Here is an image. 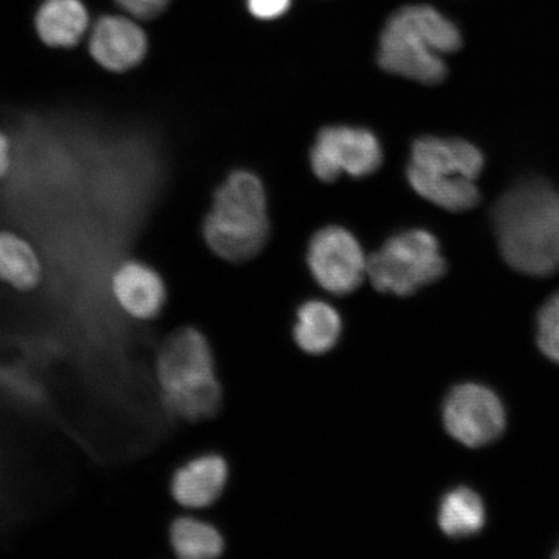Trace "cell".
<instances>
[{
	"mask_svg": "<svg viewBox=\"0 0 559 559\" xmlns=\"http://www.w3.org/2000/svg\"><path fill=\"white\" fill-rule=\"evenodd\" d=\"M229 467L218 453H202L175 467L169 491L175 504L186 510L207 509L222 498Z\"/></svg>",
	"mask_w": 559,
	"mask_h": 559,
	"instance_id": "10",
	"label": "cell"
},
{
	"mask_svg": "<svg viewBox=\"0 0 559 559\" xmlns=\"http://www.w3.org/2000/svg\"><path fill=\"white\" fill-rule=\"evenodd\" d=\"M41 280V263L32 245L12 233H0V282L32 292Z\"/></svg>",
	"mask_w": 559,
	"mask_h": 559,
	"instance_id": "17",
	"label": "cell"
},
{
	"mask_svg": "<svg viewBox=\"0 0 559 559\" xmlns=\"http://www.w3.org/2000/svg\"><path fill=\"white\" fill-rule=\"evenodd\" d=\"M156 381L167 414L179 421L201 423L218 414L223 391L213 348L199 328H179L164 341Z\"/></svg>",
	"mask_w": 559,
	"mask_h": 559,
	"instance_id": "2",
	"label": "cell"
},
{
	"mask_svg": "<svg viewBox=\"0 0 559 559\" xmlns=\"http://www.w3.org/2000/svg\"><path fill=\"white\" fill-rule=\"evenodd\" d=\"M290 0H248L249 11L258 19H277L288 11Z\"/></svg>",
	"mask_w": 559,
	"mask_h": 559,
	"instance_id": "21",
	"label": "cell"
},
{
	"mask_svg": "<svg viewBox=\"0 0 559 559\" xmlns=\"http://www.w3.org/2000/svg\"><path fill=\"white\" fill-rule=\"evenodd\" d=\"M310 159L313 174L332 183L341 174L365 178L379 170L382 150L379 140L366 129L331 126L320 131Z\"/></svg>",
	"mask_w": 559,
	"mask_h": 559,
	"instance_id": "6",
	"label": "cell"
},
{
	"mask_svg": "<svg viewBox=\"0 0 559 559\" xmlns=\"http://www.w3.org/2000/svg\"><path fill=\"white\" fill-rule=\"evenodd\" d=\"M307 262L321 288L335 296L355 292L367 276L368 258L359 241L344 227H325L314 234Z\"/></svg>",
	"mask_w": 559,
	"mask_h": 559,
	"instance_id": "8",
	"label": "cell"
},
{
	"mask_svg": "<svg viewBox=\"0 0 559 559\" xmlns=\"http://www.w3.org/2000/svg\"><path fill=\"white\" fill-rule=\"evenodd\" d=\"M342 320L331 305L310 300L300 307L295 326V340L299 348L311 355L330 353L337 345Z\"/></svg>",
	"mask_w": 559,
	"mask_h": 559,
	"instance_id": "15",
	"label": "cell"
},
{
	"mask_svg": "<svg viewBox=\"0 0 559 559\" xmlns=\"http://www.w3.org/2000/svg\"><path fill=\"white\" fill-rule=\"evenodd\" d=\"M167 537L174 556L179 559H215L226 549L221 531L191 514L175 516L167 530Z\"/></svg>",
	"mask_w": 559,
	"mask_h": 559,
	"instance_id": "14",
	"label": "cell"
},
{
	"mask_svg": "<svg viewBox=\"0 0 559 559\" xmlns=\"http://www.w3.org/2000/svg\"><path fill=\"white\" fill-rule=\"evenodd\" d=\"M463 44L456 25L428 5L397 11L383 27L379 64L390 74L438 85L447 76L442 55L456 52Z\"/></svg>",
	"mask_w": 559,
	"mask_h": 559,
	"instance_id": "3",
	"label": "cell"
},
{
	"mask_svg": "<svg viewBox=\"0 0 559 559\" xmlns=\"http://www.w3.org/2000/svg\"><path fill=\"white\" fill-rule=\"evenodd\" d=\"M555 557H556V558H559V547H558V549L556 550Z\"/></svg>",
	"mask_w": 559,
	"mask_h": 559,
	"instance_id": "23",
	"label": "cell"
},
{
	"mask_svg": "<svg viewBox=\"0 0 559 559\" xmlns=\"http://www.w3.org/2000/svg\"><path fill=\"white\" fill-rule=\"evenodd\" d=\"M110 288L120 310L139 323H151L165 311V280L150 264L139 261L122 263L111 276Z\"/></svg>",
	"mask_w": 559,
	"mask_h": 559,
	"instance_id": "9",
	"label": "cell"
},
{
	"mask_svg": "<svg viewBox=\"0 0 559 559\" xmlns=\"http://www.w3.org/2000/svg\"><path fill=\"white\" fill-rule=\"evenodd\" d=\"M124 11L142 20L155 19L166 9L169 0H116Z\"/></svg>",
	"mask_w": 559,
	"mask_h": 559,
	"instance_id": "20",
	"label": "cell"
},
{
	"mask_svg": "<svg viewBox=\"0 0 559 559\" xmlns=\"http://www.w3.org/2000/svg\"><path fill=\"white\" fill-rule=\"evenodd\" d=\"M484 165V155L465 140L423 136L412 146L409 166L436 177L475 181Z\"/></svg>",
	"mask_w": 559,
	"mask_h": 559,
	"instance_id": "12",
	"label": "cell"
},
{
	"mask_svg": "<svg viewBox=\"0 0 559 559\" xmlns=\"http://www.w3.org/2000/svg\"><path fill=\"white\" fill-rule=\"evenodd\" d=\"M407 177L417 194L447 212L463 213L478 205L480 194L474 180L436 177L412 166Z\"/></svg>",
	"mask_w": 559,
	"mask_h": 559,
	"instance_id": "16",
	"label": "cell"
},
{
	"mask_svg": "<svg viewBox=\"0 0 559 559\" xmlns=\"http://www.w3.org/2000/svg\"><path fill=\"white\" fill-rule=\"evenodd\" d=\"M270 235L267 199L260 178L236 171L219 187L204 223L209 248L222 260L241 263L261 253Z\"/></svg>",
	"mask_w": 559,
	"mask_h": 559,
	"instance_id": "4",
	"label": "cell"
},
{
	"mask_svg": "<svg viewBox=\"0 0 559 559\" xmlns=\"http://www.w3.org/2000/svg\"><path fill=\"white\" fill-rule=\"evenodd\" d=\"M438 523L443 534L453 539L477 535L486 523L484 501L471 488L452 489L440 502Z\"/></svg>",
	"mask_w": 559,
	"mask_h": 559,
	"instance_id": "18",
	"label": "cell"
},
{
	"mask_svg": "<svg viewBox=\"0 0 559 559\" xmlns=\"http://www.w3.org/2000/svg\"><path fill=\"white\" fill-rule=\"evenodd\" d=\"M537 344L559 365V293L543 307L537 321Z\"/></svg>",
	"mask_w": 559,
	"mask_h": 559,
	"instance_id": "19",
	"label": "cell"
},
{
	"mask_svg": "<svg viewBox=\"0 0 559 559\" xmlns=\"http://www.w3.org/2000/svg\"><path fill=\"white\" fill-rule=\"evenodd\" d=\"M443 423L453 439L478 449L495 442L504 432L507 417L493 391L478 383H463L447 396Z\"/></svg>",
	"mask_w": 559,
	"mask_h": 559,
	"instance_id": "7",
	"label": "cell"
},
{
	"mask_svg": "<svg viewBox=\"0 0 559 559\" xmlns=\"http://www.w3.org/2000/svg\"><path fill=\"white\" fill-rule=\"evenodd\" d=\"M11 155L10 143L2 132H0V179L5 177L7 171L10 170Z\"/></svg>",
	"mask_w": 559,
	"mask_h": 559,
	"instance_id": "22",
	"label": "cell"
},
{
	"mask_svg": "<svg viewBox=\"0 0 559 559\" xmlns=\"http://www.w3.org/2000/svg\"><path fill=\"white\" fill-rule=\"evenodd\" d=\"M148 40L142 27L121 16L97 20L90 38V52L97 64L114 73L136 68L145 58Z\"/></svg>",
	"mask_w": 559,
	"mask_h": 559,
	"instance_id": "11",
	"label": "cell"
},
{
	"mask_svg": "<svg viewBox=\"0 0 559 559\" xmlns=\"http://www.w3.org/2000/svg\"><path fill=\"white\" fill-rule=\"evenodd\" d=\"M502 257L516 271L548 276L559 270V192L540 180L512 188L493 209Z\"/></svg>",
	"mask_w": 559,
	"mask_h": 559,
	"instance_id": "1",
	"label": "cell"
},
{
	"mask_svg": "<svg viewBox=\"0 0 559 559\" xmlns=\"http://www.w3.org/2000/svg\"><path fill=\"white\" fill-rule=\"evenodd\" d=\"M41 41L50 47L80 44L88 27V13L80 0H47L35 17Z\"/></svg>",
	"mask_w": 559,
	"mask_h": 559,
	"instance_id": "13",
	"label": "cell"
},
{
	"mask_svg": "<svg viewBox=\"0 0 559 559\" xmlns=\"http://www.w3.org/2000/svg\"><path fill=\"white\" fill-rule=\"evenodd\" d=\"M445 272L436 236L412 229L391 237L380 250L368 257L367 276L384 295L407 297L436 283Z\"/></svg>",
	"mask_w": 559,
	"mask_h": 559,
	"instance_id": "5",
	"label": "cell"
}]
</instances>
